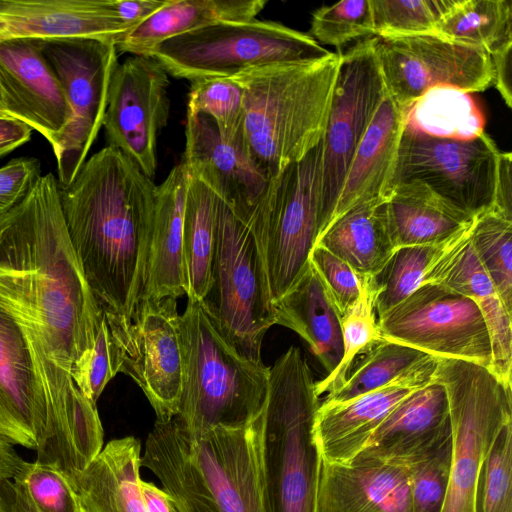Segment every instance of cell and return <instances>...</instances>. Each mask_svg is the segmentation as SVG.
Masks as SVG:
<instances>
[{"mask_svg": "<svg viewBox=\"0 0 512 512\" xmlns=\"http://www.w3.org/2000/svg\"><path fill=\"white\" fill-rule=\"evenodd\" d=\"M0 306L25 331L42 368L48 401L81 392L77 379L103 316L70 242L59 184L42 175L0 212Z\"/></svg>", "mask_w": 512, "mask_h": 512, "instance_id": "cell-1", "label": "cell"}, {"mask_svg": "<svg viewBox=\"0 0 512 512\" xmlns=\"http://www.w3.org/2000/svg\"><path fill=\"white\" fill-rule=\"evenodd\" d=\"M156 188L110 145L59 187L70 242L107 319L127 320L143 297Z\"/></svg>", "mask_w": 512, "mask_h": 512, "instance_id": "cell-2", "label": "cell"}, {"mask_svg": "<svg viewBox=\"0 0 512 512\" xmlns=\"http://www.w3.org/2000/svg\"><path fill=\"white\" fill-rule=\"evenodd\" d=\"M262 412L247 426L197 435L176 416L156 421L141 466L159 479L179 512H266Z\"/></svg>", "mask_w": 512, "mask_h": 512, "instance_id": "cell-3", "label": "cell"}, {"mask_svg": "<svg viewBox=\"0 0 512 512\" xmlns=\"http://www.w3.org/2000/svg\"><path fill=\"white\" fill-rule=\"evenodd\" d=\"M341 52L326 58L247 69L243 90L245 147L268 180L322 139Z\"/></svg>", "mask_w": 512, "mask_h": 512, "instance_id": "cell-4", "label": "cell"}, {"mask_svg": "<svg viewBox=\"0 0 512 512\" xmlns=\"http://www.w3.org/2000/svg\"><path fill=\"white\" fill-rule=\"evenodd\" d=\"M319 406L308 362L291 346L270 367L262 412L266 512H317L322 458L314 423Z\"/></svg>", "mask_w": 512, "mask_h": 512, "instance_id": "cell-5", "label": "cell"}, {"mask_svg": "<svg viewBox=\"0 0 512 512\" xmlns=\"http://www.w3.org/2000/svg\"><path fill=\"white\" fill-rule=\"evenodd\" d=\"M179 330L183 384L176 417L184 428L197 435L252 423L265 405L270 367L234 349L200 301L188 299Z\"/></svg>", "mask_w": 512, "mask_h": 512, "instance_id": "cell-6", "label": "cell"}, {"mask_svg": "<svg viewBox=\"0 0 512 512\" xmlns=\"http://www.w3.org/2000/svg\"><path fill=\"white\" fill-rule=\"evenodd\" d=\"M212 283L201 303L226 341L261 362L265 333L275 324L263 259L251 231L215 195Z\"/></svg>", "mask_w": 512, "mask_h": 512, "instance_id": "cell-7", "label": "cell"}, {"mask_svg": "<svg viewBox=\"0 0 512 512\" xmlns=\"http://www.w3.org/2000/svg\"><path fill=\"white\" fill-rule=\"evenodd\" d=\"M433 379L445 387L452 431L442 512H477L483 462L501 429L512 421L511 385L488 368L460 359L437 358Z\"/></svg>", "mask_w": 512, "mask_h": 512, "instance_id": "cell-8", "label": "cell"}, {"mask_svg": "<svg viewBox=\"0 0 512 512\" xmlns=\"http://www.w3.org/2000/svg\"><path fill=\"white\" fill-rule=\"evenodd\" d=\"M332 52L276 21L222 22L166 40L148 56L176 78L233 77L247 69L319 60Z\"/></svg>", "mask_w": 512, "mask_h": 512, "instance_id": "cell-9", "label": "cell"}, {"mask_svg": "<svg viewBox=\"0 0 512 512\" xmlns=\"http://www.w3.org/2000/svg\"><path fill=\"white\" fill-rule=\"evenodd\" d=\"M321 156L322 139L270 179L248 227L263 259L272 302L308 267L318 237Z\"/></svg>", "mask_w": 512, "mask_h": 512, "instance_id": "cell-10", "label": "cell"}, {"mask_svg": "<svg viewBox=\"0 0 512 512\" xmlns=\"http://www.w3.org/2000/svg\"><path fill=\"white\" fill-rule=\"evenodd\" d=\"M372 37L357 42L344 53L341 52L322 136L316 242L331 223L356 149L388 93Z\"/></svg>", "mask_w": 512, "mask_h": 512, "instance_id": "cell-11", "label": "cell"}, {"mask_svg": "<svg viewBox=\"0 0 512 512\" xmlns=\"http://www.w3.org/2000/svg\"><path fill=\"white\" fill-rule=\"evenodd\" d=\"M53 69L68 102L71 119L53 149L59 187L75 177L103 124L111 78L118 63L113 41L74 37L35 40Z\"/></svg>", "mask_w": 512, "mask_h": 512, "instance_id": "cell-12", "label": "cell"}, {"mask_svg": "<svg viewBox=\"0 0 512 512\" xmlns=\"http://www.w3.org/2000/svg\"><path fill=\"white\" fill-rule=\"evenodd\" d=\"M499 153L486 132L459 140L405 128L388 193L396 184L418 181L475 219L493 208Z\"/></svg>", "mask_w": 512, "mask_h": 512, "instance_id": "cell-13", "label": "cell"}, {"mask_svg": "<svg viewBox=\"0 0 512 512\" xmlns=\"http://www.w3.org/2000/svg\"><path fill=\"white\" fill-rule=\"evenodd\" d=\"M175 298H144L127 320L107 319L118 371L141 388L155 414L166 422L178 413L183 361Z\"/></svg>", "mask_w": 512, "mask_h": 512, "instance_id": "cell-14", "label": "cell"}, {"mask_svg": "<svg viewBox=\"0 0 512 512\" xmlns=\"http://www.w3.org/2000/svg\"><path fill=\"white\" fill-rule=\"evenodd\" d=\"M377 324L384 340L435 358L491 367V341L481 310L474 300L442 285L423 283L377 318Z\"/></svg>", "mask_w": 512, "mask_h": 512, "instance_id": "cell-15", "label": "cell"}, {"mask_svg": "<svg viewBox=\"0 0 512 512\" xmlns=\"http://www.w3.org/2000/svg\"><path fill=\"white\" fill-rule=\"evenodd\" d=\"M372 38L388 95L403 110L435 87L471 94L493 85L490 56L475 46L435 32Z\"/></svg>", "mask_w": 512, "mask_h": 512, "instance_id": "cell-16", "label": "cell"}, {"mask_svg": "<svg viewBox=\"0 0 512 512\" xmlns=\"http://www.w3.org/2000/svg\"><path fill=\"white\" fill-rule=\"evenodd\" d=\"M167 72L152 57L133 55L113 72L102 126L108 145L153 180L157 140L169 116Z\"/></svg>", "mask_w": 512, "mask_h": 512, "instance_id": "cell-17", "label": "cell"}, {"mask_svg": "<svg viewBox=\"0 0 512 512\" xmlns=\"http://www.w3.org/2000/svg\"><path fill=\"white\" fill-rule=\"evenodd\" d=\"M182 164L220 198L247 228L268 178L250 157L245 142L222 139L215 123L203 114H187Z\"/></svg>", "mask_w": 512, "mask_h": 512, "instance_id": "cell-18", "label": "cell"}, {"mask_svg": "<svg viewBox=\"0 0 512 512\" xmlns=\"http://www.w3.org/2000/svg\"><path fill=\"white\" fill-rule=\"evenodd\" d=\"M3 112L39 132L54 149L71 119L61 84L35 40L0 41Z\"/></svg>", "mask_w": 512, "mask_h": 512, "instance_id": "cell-19", "label": "cell"}, {"mask_svg": "<svg viewBox=\"0 0 512 512\" xmlns=\"http://www.w3.org/2000/svg\"><path fill=\"white\" fill-rule=\"evenodd\" d=\"M48 417L39 359L23 328L0 306V435L36 450Z\"/></svg>", "mask_w": 512, "mask_h": 512, "instance_id": "cell-20", "label": "cell"}, {"mask_svg": "<svg viewBox=\"0 0 512 512\" xmlns=\"http://www.w3.org/2000/svg\"><path fill=\"white\" fill-rule=\"evenodd\" d=\"M451 436L447 393L445 387L433 379L404 398L387 415L355 458L406 469L434 452Z\"/></svg>", "mask_w": 512, "mask_h": 512, "instance_id": "cell-21", "label": "cell"}, {"mask_svg": "<svg viewBox=\"0 0 512 512\" xmlns=\"http://www.w3.org/2000/svg\"><path fill=\"white\" fill-rule=\"evenodd\" d=\"M129 30L112 0H0V41L86 37L117 44Z\"/></svg>", "mask_w": 512, "mask_h": 512, "instance_id": "cell-22", "label": "cell"}, {"mask_svg": "<svg viewBox=\"0 0 512 512\" xmlns=\"http://www.w3.org/2000/svg\"><path fill=\"white\" fill-rule=\"evenodd\" d=\"M434 372L403 378L347 401H322L314 423L322 461L336 464L352 461L387 415L404 398L431 382Z\"/></svg>", "mask_w": 512, "mask_h": 512, "instance_id": "cell-23", "label": "cell"}, {"mask_svg": "<svg viewBox=\"0 0 512 512\" xmlns=\"http://www.w3.org/2000/svg\"><path fill=\"white\" fill-rule=\"evenodd\" d=\"M317 512H412L407 472L375 460L322 461Z\"/></svg>", "mask_w": 512, "mask_h": 512, "instance_id": "cell-24", "label": "cell"}, {"mask_svg": "<svg viewBox=\"0 0 512 512\" xmlns=\"http://www.w3.org/2000/svg\"><path fill=\"white\" fill-rule=\"evenodd\" d=\"M188 175L182 163L174 166L157 186L148 249L146 283L142 299L186 294L183 222Z\"/></svg>", "mask_w": 512, "mask_h": 512, "instance_id": "cell-25", "label": "cell"}, {"mask_svg": "<svg viewBox=\"0 0 512 512\" xmlns=\"http://www.w3.org/2000/svg\"><path fill=\"white\" fill-rule=\"evenodd\" d=\"M404 129V110L387 93L356 149L330 225L355 205L387 196Z\"/></svg>", "mask_w": 512, "mask_h": 512, "instance_id": "cell-26", "label": "cell"}, {"mask_svg": "<svg viewBox=\"0 0 512 512\" xmlns=\"http://www.w3.org/2000/svg\"><path fill=\"white\" fill-rule=\"evenodd\" d=\"M141 442L134 436L109 441L69 482L86 512H147L140 486Z\"/></svg>", "mask_w": 512, "mask_h": 512, "instance_id": "cell-27", "label": "cell"}, {"mask_svg": "<svg viewBox=\"0 0 512 512\" xmlns=\"http://www.w3.org/2000/svg\"><path fill=\"white\" fill-rule=\"evenodd\" d=\"M386 211L395 248L442 246L467 230L476 219L418 181L393 186L386 196Z\"/></svg>", "mask_w": 512, "mask_h": 512, "instance_id": "cell-28", "label": "cell"}, {"mask_svg": "<svg viewBox=\"0 0 512 512\" xmlns=\"http://www.w3.org/2000/svg\"><path fill=\"white\" fill-rule=\"evenodd\" d=\"M273 311L275 324L296 332L331 374L343 354L341 316L310 262L294 286L273 302Z\"/></svg>", "mask_w": 512, "mask_h": 512, "instance_id": "cell-29", "label": "cell"}, {"mask_svg": "<svg viewBox=\"0 0 512 512\" xmlns=\"http://www.w3.org/2000/svg\"><path fill=\"white\" fill-rule=\"evenodd\" d=\"M265 0H167L166 4L116 44L120 53L148 56L171 38L222 22L255 19Z\"/></svg>", "mask_w": 512, "mask_h": 512, "instance_id": "cell-30", "label": "cell"}, {"mask_svg": "<svg viewBox=\"0 0 512 512\" xmlns=\"http://www.w3.org/2000/svg\"><path fill=\"white\" fill-rule=\"evenodd\" d=\"M315 245L345 261L360 278L374 277L396 249L388 225L386 197L362 202L343 213Z\"/></svg>", "mask_w": 512, "mask_h": 512, "instance_id": "cell-31", "label": "cell"}, {"mask_svg": "<svg viewBox=\"0 0 512 512\" xmlns=\"http://www.w3.org/2000/svg\"><path fill=\"white\" fill-rule=\"evenodd\" d=\"M188 175V174H187ZM215 195L188 175L183 222V254L188 299L202 301L212 283Z\"/></svg>", "mask_w": 512, "mask_h": 512, "instance_id": "cell-32", "label": "cell"}, {"mask_svg": "<svg viewBox=\"0 0 512 512\" xmlns=\"http://www.w3.org/2000/svg\"><path fill=\"white\" fill-rule=\"evenodd\" d=\"M364 355L342 385L327 394L324 402L347 401L403 378L432 373L437 367V358L384 339Z\"/></svg>", "mask_w": 512, "mask_h": 512, "instance_id": "cell-33", "label": "cell"}, {"mask_svg": "<svg viewBox=\"0 0 512 512\" xmlns=\"http://www.w3.org/2000/svg\"><path fill=\"white\" fill-rule=\"evenodd\" d=\"M405 128L426 135L467 140L484 133L485 118L471 94L435 87L404 109Z\"/></svg>", "mask_w": 512, "mask_h": 512, "instance_id": "cell-34", "label": "cell"}, {"mask_svg": "<svg viewBox=\"0 0 512 512\" xmlns=\"http://www.w3.org/2000/svg\"><path fill=\"white\" fill-rule=\"evenodd\" d=\"M434 32L480 48L490 56L512 45V2L454 0Z\"/></svg>", "mask_w": 512, "mask_h": 512, "instance_id": "cell-35", "label": "cell"}, {"mask_svg": "<svg viewBox=\"0 0 512 512\" xmlns=\"http://www.w3.org/2000/svg\"><path fill=\"white\" fill-rule=\"evenodd\" d=\"M471 226L441 247L427 267L423 283L456 291L474 300L485 314L504 304L473 249Z\"/></svg>", "mask_w": 512, "mask_h": 512, "instance_id": "cell-36", "label": "cell"}, {"mask_svg": "<svg viewBox=\"0 0 512 512\" xmlns=\"http://www.w3.org/2000/svg\"><path fill=\"white\" fill-rule=\"evenodd\" d=\"M442 246L398 247L382 269L374 277L367 279L377 318L422 285L427 267Z\"/></svg>", "mask_w": 512, "mask_h": 512, "instance_id": "cell-37", "label": "cell"}, {"mask_svg": "<svg viewBox=\"0 0 512 512\" xmlns=\"http://www.w3.org/2000/svg\"><path fill=\"white\" fill-rule=\"evenodd\" d=\"M470 240L502 303L512 313V221L488 211L474 220Z\"/></svg>", "mask_w": 512, "mask_h": 512, "instance_id": "cell-38", "label": "cell"}, {"mask_svg": "<svg viewBox=\"0 0 512 512\" xmlns=\"http://www.w3.org/2000/svg\"><path fill=\"white\" fill-rule=\"evenodd\" d=\"M187 114H203L211 118L225 141L244 140L243 90L231 77L191 81Z\"/></svg>", "mask_w": 512, "mask_h": 512, "instance_id": "cell-39", "label": "cell"}, {"mask_svg": "<svg viewBox=\"0 0 512 512\" xmlns=\"http://www.w3.org/2000/svg\"><path fill=\"white\" fill-rule=\"evenodd\" d=\"M343 354L339 365L321 382L316 383V393H330L342 385L358 355L370 351L382 338L377 324L372 295L367 279L362 278L359 297L341 317Z\"/></svg>", "mask_w": 512, "mask_h": 512, "instance_id": "cell-40", "label": "cell"}, {"mask_svg": "<svg viewBox=\"0 0 512 512\" xmlns=\"http://www.w3.org/2000/svg\"><path fill=\"white\" fill-rule=\"evenodd\" d=\"M454 0H370L375 36L435 31Z\"/></svg>", "mask_w": 512, "mask_h": 512, "instance_id": "cell-41", "label": "cell"}, {"mask_svg": "<svg viewBox=\"0 0 512 512\" xmlns=\"http://www.w3.org/2000/svg\"><path fill=\"white\" fill-rule=\"evenodd\" d=\"M318 44L335 46L375 36L370 0H344L312 14L309 34Z\"/></svg>", "mask_w": 512, "mask_h": 512, "instance_id": "cell-42", "label": "cell"}, {"mask_svg": "<svg viewBox=\"0 0 512 512\" xmlns=\"http://www.w3.org/2000/svg\"><path fill=\"white\" fill-rule=\"evenodd\" d=\"M477 512H512V421L501 429L483 462Z\"/></svg>", "mask_w": 512, "mask_h": 512, "instance_id": "cell-43", "label": "cell"}, {"mask_svg": "<svg viewBox=\"0 0 512 512\" xmlns=\"http://www.w3.org/2000/svg\"><path fill=\"white\" fill-rule=\"evenodd\" d=\"M452 457V436L434 452L405 470L412 512H442Z\"/></svg>", "mask_w": 512, "mask_h": 512, "instance_id": "cell-44", "label": "cell"}, {"mask_svg": "<svg viewBox=\"0 0 512 512\" xmlns=\"http://www.w3.org/2000/svg\"><path fill=\"white\" fill-rule=\"evenodd\" d=\"M44 512H81L77 493L58 469L24 461L12 479Z\"/></svg>", "mask_w": 512, "mask_h": 512, "instance_id": "cell-45", "label": "cell"}, {"mask_svg": "<svg viewBox=\"0 0 512 512\" xmlns=\"http://www.w3.org/2000/svg\"><path fill=\"white\" fill-rule=\"evenodd\" d=\"M309 262L342 317L359 297L362 278L345 261L320 245L312 248Z\"/></svg>", "mask_w": 512, "mask_h": 512, "instance_id": "cell-46", "label": "cell"}, {"mask_svg": "<svg viewBox=\"0 0 512 512\" xmlns=\"http://www.w3.org/2000/svg\"><path fill=\"white\" fill-rule=\"evenodd\" d=\"M118 372L110 330L103 314L94 346L83 363L77 385L86 397L96 403L108 382Z\"/></svg>", "mask_w": 512, "mask_h": 512, "instance_id": "cell-47", "label": "cell"}, {"mask_svg": "<svg viewBox=\"0 0 512 512\" xmlns=\"http://www.w3.org/2000/svg\"><path fill=\"white\" fill-rule=\"evenodd\" d=\"M41 163L36 158H14L0 168V212L20 202L41 177Z\"/></svg>", "mask_w": 512, "mask_h": 512, "instance_id": "cell-48", "label": "cell"}, {"mask_svg": "<svg viewBox=\"0 0 512 512\" xmlns=\"http://www.w3.org/2000/svg\"><path fill=\"white\" fill-rule=\"evenodd\" d=\"M492 211L512 221V154L498 156Z\"/></svg>", "mask_w": 512, "mask_h": 512, "instance_id": "cell-49", "label": "cell"}, {"mask_svg": "<svg viewBox=\"0 0 512 512\" xmlns=\"http://www.w3.org/2000/svg\"><path fill=\"white\" fill-rule=\"evenodd\" d=\"M167 0H112L121 21L131 30L166 4Z\"/></svg>", "mask_w": 512, "mask_h": 512, "instance_id": "cell-50", "label": "cell"}, {"mask_svg": "<svg viewBox=\"0 0 512 512\" xmlns=\"http://www.w3.org/2000/svg\"><path fill=\"white\" fill-rule=\"evenodd\" d=\"M33 129L24 122L0 115V158L28 142Z\"/></svg>", "mask_w": 512, "mask_h": 512, "instance_id": "cell-51", "label": "cell"}, {"mask_svg": "<svg viewBox=\"0 0 512 512\" xmlns=\"http://www.w3.org/2000/svg\"><path fill=\"white\" fill-rule=\"evenodd\" d=\"M511 51L512 45L490 55L493 71L492 86L496 87L509 108L512 107Z\"/></svg>", "mask_w": 512, "mask_h": 512, "instance_id": "cell-52", "label": "cell"}, {"mask_svg": "<svg viewBox=\"0 0 512 512\" xmlns=\"http://www.w3.org/2000/svg\"><path fill=\"white\" fill-rule=\"evenodd\" d=\"M0 512H44L12 480L0 481Z\"/></svg>", "mask_w": 512, "mask_h": 512, "instance_id": "cell-53", "label": "cell"}, {"mask_svg": "<svg viewBox=\"0 0 512 512\" xmlns=\"http://www.w3.org/2000/svg\"><path fill=\"white\" fill-rule=\"evenodd\" d=\"M140 486L147 512H179L173 499L165 490L142 479Z\"/></svg>", "mask_w": 512, "mask_h": 512, "instance_id": "cell-54", "label": "cell"}, {"mask_svg": "<svg viewBox=\"0 0 512 512\" xmlns=\"http://www.w3.org/2000/svg\"><path fill=\"white\" fill-rule=\"evenodd\" d=\"M12 445L0 435V481L13 479L24 462Z\"/></svg>", "mask_w": 512, "mask_h": 512, "instance_id": "cell-55", "label": "cell"}, {"mask_svg": "<svg viewBox=\"0 0 512 512\" xmlns=\"http://www.w3.org/2000/svg\"><path fill=\"white\" fill-rule=\"evenodd\" d=\"M0 112L4 113L3 112V99H2V93H1V89H0ZM5 114V113H4ZM8 116V115H7Z\"/></svg>", "mask_w": 512, "mask_h": 512, "instance_id": "cell-56", "label": "cell"}, {"mask_svg": "<svg viewBox=\"0 0 512 512\" xmlns=\"http://www.w3.org/2000/svg\"><path fill=\"white\" fill-rule=\"evenodd\" d=\"M81 512H86V511L82 508Z\"/></svg>", "mask_w": 512, "mask_h": 512, "instance_id": "cell-57", "label": "cell"}, {"mask_svg": "<svg viewBox=\"0 0 512 512\" xmlns=\"http://www.w3.org/2000/svg\"><path fill=\"white\" fill-rule=\"evenodd\" d=\"M0 115H6V114H4V113L0 112Z\"/></svg>", "mask_w": 512, "mask_h": 512, "instance_id": "cell-58", "label": "cell"}]
</instances>
